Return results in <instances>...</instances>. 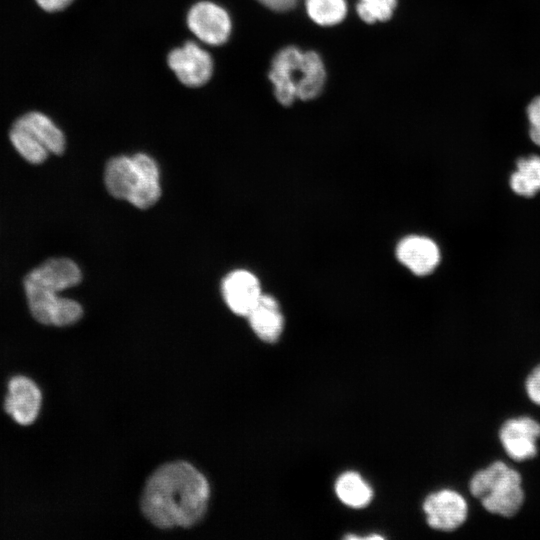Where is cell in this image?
<instances>
[{"instance_id": "25", "label": "cell", "mask_w": 540, "mask_h": 540, "mask_svg": "<svg viewBox=\"0 0 540 540\" xmlns=\"http://www.w3.org/2000/svg\"><path fill=\"white\" fill-rule=\"evenodd\" d=\"M529 135L531 140L540 146V125L530 126Z\"/></svg>"}, {"instance_id": "3", "label": "cell", "mask_w": 540, "mask_h": 540, "mask_svg": "<svg viewBox=\"0 0 540 540\" xmlns=\"http://www.w3.org/2000/svg\"><path fill=\"white\" fill-rule=\"evenodd\" d=\"M104 181L113 197L140 209L153 206L161 195L158 166L143 153L111 158L106 164Z\"/></svg>"}, {"instance_id": "7", "label": "cell", "mask_w": 540, "mask_h": 540, "mask_svg": "<svg viewBox=\"0 0 540 540\" xmlns=\"http://www.w3.org/2000/svg\"><path fill=\"white\" fill-rule=\"evenodd\" d=\"M167 63L178 80L188 87L206 84L213 73L211 55L193 41L173 49L168 54Z\"/></svg>"}, {"instance_id": "23", "label": "cell", "mask_w": 540, "mask_h": 540, "mask_svg": "<svg viewBox=\"0 0 540 540\" xmlns=\"http://www.w3.org/2000/svg\"><path fill=\"white\" fill-rule=\"evenodd\" d=\"M265 7L277 11L284 12L295 7L298 0H258Z\"/></svg>"}, {"instance_id": "10", "label": "cell", "mask_w": 540, "mask_h": 540, "mask_svg": "<svg viewBox=\"0 0 540 540\" xmlns=\"http://www.w3.org/2000/svg\"><path fill=\"white\" fill-rule=\"evenodd\" d=\"M82 274L78 265L68 258H51L32 269L24 278V287L61 292L78 285Z\"/></svg>"}, {"instance_id": "19", "label": "cell", "mask_w": 540, "mask_h": 540, "mask_svg": "<svg viewBox=\"0 0 540 540\" xmlns=\"http://www.w3.org/2000/svg\"><path fill=\"white\" fill-rule=\"evenodd\" d=\"M305 7L309 17L321 26L338 24L347 14L345 0H305Z\"/></svg>"}, {"instance_id": "18", "label": "cell", "mask_w": 540, "mask_h": 540, "mask_svg": "<svg viewBox=\"0 0 540 540\" xmlns=\"http://www.w3.org/2000/svg\"><path fill=\"white\" fill-rule=\"evenodd\" d=\"M9 139L19 155L31 164H41L48 158L49 151L17 119L11 126Z\"/></svg>"}, {"instance_id": "22", "label": "cell", "mask_w": 540, "mask_h": 540, "mask_svg": "<svg viewBox=\"0 0 540 540\" xmlns=\"http://www.w3.org/2000/svg\"><path fill=\"white\" fill-rule=\"evenodd\" d=\"M35 2L46 12H58L67 8L73 0H35Z\"/></svg>"}, {"instance_id": "5", "label": "cell", "mask_w": 540, "mask_h": 540, "mask_svg": "<svg viewBox=\"0 0 540 540\" xmlns=\"http://www.w3.org/2000/svg\"><path fill=\"white\" fill-rule=\"evenodd\" d=\"M24 291L31 315L41 324L66 327L78 322L83 315L77 301L58 296L57 292L34 287H24Z\"/></svg>"}, {"instance_id": "2", "label": "cell", "mask_w": 540, "mask_h": 540, "mask_svg": "<svg viewBox=\"0 0 540 540\" xmlns=\"http://www.w3.org/2000/svg\"><path fill=\"white\" fill-rule=\"evenodd\" d=\"M324 64L318 53L303 52L294 46L280 50L273 58L269 79L279 103L288 106L297 98L317 97L325 83Z\"/></svg>"}, {"instance_id": "11", "label": "cell", "mask_w": 540, "mask_h": 540, "mask_svg": "<svg viewBox=\"0 0 540 540\" xmlns=\"http://www.w3.org/2000/svg\"><path fill=\"white\" fill-rule=\"evenodd\" d=\"M499 438L507 455L513 460L533 458L537 454L540 424L526 416L509 419L501 426Z\"/></svg>"}, {"instance_id": "4", "label": "cell", "mask_w": 540, "mask_h": 540, "mask_svg": "<svg viewBox=\"0 0 540 540\" xmlns=\"http://www.w3.org/2000/svg\"><path fill=\"white\" fill-rule=\"evenodd\" d=\"M469 488L487 511L504 517L515 515L524 501L521 475L502 461L477 471Z\"/></svg>"}, {"instance_id": "8", "label": "cell", "mask_w": 540, "mask_h": 540, "mask_svg": "<svg viewBox=\"0 0 540 540\" xmlns=\"http://www.w3.org/2000/svg\"><path fill=\"white\" fill-rule=\"evenodd\" d=\"M187 25L200 41L213 46L224 44L232 28L228 12L209 1L198 2L191 7Z\"/></svg>"}, {"instance_id": "24", "label": "cell", "mask_w": 540, "mask_h": 540, "mask_svg": "<svg viewBox=\"0 0 540 540\" xmlns=\"http://www.w3.org/2000/svg\"><path fill=\"white\" fill-rule=\"evenodd\" d=\"M526 113L530 126L540 125V96L535 97L529 103Z\"/></svg>"}, {"instance_id": "1", "label": "cell", "mask_w": 540, "mask_h": 540, "mask_svg": "<svg viewBox=\"0 0 540 540\" xmlns=\"http://www.w3.org/2000/svg\"><path fill=\"white\" fill-rule=\"evenodd\" d=\"M210 498L208 481L194 466L177 461L160 466L141 496L144 516L160 529L189 528L204 516Z\"/></svg>"}, {"instance_id": "9", "label": "cell", "mask_w": 540, "mask_h": 540, "mask_svg": "<svg viewBox=\"0 0 540 540\" xmlns=\"http://www.w3.org/2000/svg\"><path fill=\"white\" fill-rule=\"evenodd\" d=\"M423 510L430 527L452 531L466 520L468 505L458 492L444 489L430 494L423 503Z\"/></svg>"}, {"instance_id": "13", "label": "cell", "mask_w": 540, "mask_h": 540, "mask_svg": "<svg viewBox=\"0 0 540 540\" xmlns=\"http://www.w3.org/2000/svg\"><path fill=\"white\" fill-rule=\"evenodd\" d=\"M398 260L417 276L431 274L440 262V250L430 238L411 235L397 245Z\"/></svg>"}, {"instance_id": "12", "label": "cell", "mask_w": 540, "mask_h": 540, "mask_svg": "<svg viewBox=\"0 0 540 540\" xmlns=\"http://www.w3.org/2000/svg\"><path fill=\"white\" fill-rule=\"evenodd\" d=\"M222 295L232 312L247 316L262 296L257 277L243 269L230 272L221 285Z\"/></svg>"}, {"instance_id": "20", "label": "cell", "mask_w": 540, "mask_h": 540, "mask_svg": "<svg viewBox=\"0 0 540 540\" xmlns=\"http://www.w3.org/2000/svg\"><path fill=\"white\" fill-rule=\"evenodd\" d=\"M397 0H359L356 9L366 23L387 21L396 8Z\"/></svg>"}, {"instance_id": "17", "label": "cell", "mask_w": 540, "mask_h": 540, "mask_svg": "<svg viewBox=\"0 0 540 540\" xmlns=\"http://www.w3.org/2000/svg\"><path fill=\"white\" fill-rule=\"evenodd\" d=\"M511 189L518 195L532 197L540 191V156L531 155L517 161L510 176Z\"/></svg>"}, {"instance_id": "6", "label": "cell", "mask_w": 540, "mask_h": 540, "mask_svg": "<svg viewBox=\"0 0 540 540\" xmlns=\"http://www.w3.org/2000/svg\"><path fill=\"white\" fill-rule=\"evenodd\" d=\"M42 402V391L33 379L22 374L9 379L4 409L15 423L32 425L39 416Z\"/></svg>"}, {"instance_id": "14", "label": "cell", "mask_w": 540, "mask_h": 540, "mask_svg": "<svg viewBox=\"0 0 540 540\" xmlns=\"http://www.w3.org/2000/svg\"><path fill=\"white\" fill-rule=\"evenodd\" d=\"M246 317L254 333L265 342L277 341L283 331L284 318L280 306L270 295L262 294Z\"/></svg>"}, {"instance_id": "21", "label": "cell", "mask_w": 540, "mask_h": 540, "mask_svg": "<svg viewBox=\"0 0 540 540\" xmlns=\"http://www.w3.org/2000/svg\"><path fill=\"white\" fill-rule=\"evenodd\" d=\"M528 397L535 404L540 405V365L535 367L525 382Z\"/></svg>"}, {"instance_id": "16", "label": "cell", "mask_w": 540, "mask_h": 540, "mask_svg": "<svg viewBox=\"0 0 540 540\" xmlns=\"http://www.w3.org/2000/svg\"><path fill=\"white\" fill-rule=\"evenodd\" d=\"M335 492L345 505L353 508L367 506L373 496L368 483L356 472L348 471L339 476L335 483Z\"/></svg>"}, {"instance_id": "15", "label": "cell", "mask_w": 540, "mask_h": 540, "mask_svg": "<svg viewBox=\"0 0 540 540\" xmlns=\"http://www.w3.org/2000/svg\"><path fill=\"white\" fill-rule=\"evenodd\" d=\"M49 151L60 155L65 150V136L61 129L46 114L30 111L17 118Z\"/></svg>"}]
</instances>
